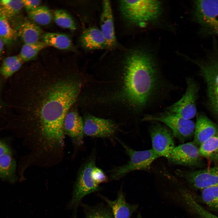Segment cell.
I'll use <instances>...</instances> for the list:
<instances>
[{
    "label": "cell",
    "instance_id": "23",
    "mask_svg": "<svg viewBox=\"0 0 218 218\" xmlns=\"http://www.w3.org/2000/svg\"><path fill=\"white\" fill-rule=\"evenodd\" d=\"M23 7L22 0H1L0 16L9 20L18 14Z\"/></svg>",
    "mask_w": 218,
    "mask_h": 218
},
{
    "label": "cell",
    "instance_id": "31",
    "mask_svg": "<svg viewBox=\"0 0 218 218\" xmlns=\"http://www.w3.org/2000/svg\"><path fill=\"white\" fill-rule=\"evenodd\" d=\"M92 178L94 182L98 185L106 182L107 177L102 170L95 166L92 172Z\"/></svg>",
    "mask_w": 218,
    "mask_h": 218
},
{
    "label": "cell",
    "instance_id": "17",
    "mask_svg": "<svg viewBox=\"0 0 218 218\" xmlns=\"http://www.w3.org/2000/svg\"><path fill=\"white\" fill-rule=\"evenodd\" d=\"M83 47L90 50L107 48L105 39L100 29L91 27L85 30L80 38Z\"/></svg>",
    "mask_w": 218,
    "mask_h": 218
},
{
    "label": "cell",
    "instance_id": "14",
    "mask_svg": "<svg viewBox=\"0 0 218 218\" xmlns=\"http://www.w3.org/2000/svg\"><path fill=\"white\" fill-rule=\"evenodd\" d=\"M100 29L106 40L107 48H112L117 44L113 17L111 4L108 0L102 2Z\"/></svg>",
    "mask_w": 218,
    "mask_h": 218
},
{
    "label": "cell",
    "instance_id": "10",
    "mask_svg": "<svg viewBox=\"0 0 218 218\" xmlns=\"http://www.w3.org/2000/svg\"><path fill=\"white\" fill-rule=\"evenodd\" d=\"M152 149L160 157L168 159L174 148L172 134L167 127L160 123L153 124L150 129Z\"/></svg>",
    "mask_w": 218,
    "mask_h": 218
},
{
    "label": "cell",
    "instance_id": "16",
    "mask_svg": "<svg viewBox=\"0 0 218 218\" xmlns=\"http://www.w3.org/2000/svg\"><path fill=\"white\" fill-rule=\"evenodd\" d=\"M99 196L110 208L114 218H130L138 207L137 204L128 203L125 194L121 190L118 192L117 198L113 200L101 195Z\"/></svg>",
    "mask_w": 218,
    "mask_h": 218
},
{
    "label": "cell",
    "instance_id": "7",
    "mask_svg": "<svg viewBox=\"0 0 218 218\" xmlns=\"http://www.w3.org/2000/svg\"><path fill=\"white\" fill-rule=\"evenodd\" d=\"M143 121H155L162 122L172 131L173 135L181 143L190 138L194 135L195 124L191 120L165 112L156 114L145 115Z\"/></svg>",
    "mask_w": 218,
    "mask_h": 218
},
{
    "label": "cell",
    "instance_id": "35",
    "mask_svg": "<svg viewBox=\"0 0 218 218\" xmlns=\"http://www.w3.org/2000/svg\"><path fill=\"white\" fill-rule=\"evenodd\" d=\"M1 83L0 81V104L1 103Z\"/></svg>",
    "mask_w": 218,
    "mask_h": 218
},
{
    "label": "cell",
    "instance_id": "30",
    "mask_svg": "<svg viewBox=\"0 0 218 218\" xmlns=\"http://www.w3.org/2000/svg\"><path fill=\"white\" fill-rule=\"evenodd\" d=\"M187 202L191 208L202 218H218V216L205 210L198 203L193 197L189 198Z\"/></svg>",
    "mask_w": 218,
    "mask_h": 218
},
{
    "label": "cell",
    "instance_id": "20",
    "mask_svg": "<svg viewBox=\"0 0 218 218\" xmlns=\"http://www.w3.org/2000/svg\"><path fill=\"white\" fill-rule=\"evenodd\" d=\"M43 41L47 46L61 50H69L73 47L72 41L67 35L63 34L46 32L42 36Z\"/></svg>",
    "mask_w": 218,
    "mask_h": 218
},
{
    "label": "cell",
    "instance_id": "37",
    "mask_svg": "<svg viewBox=\"0 0 218 218\" xmlns=\"http://www.w3.org/2000/svg\"><path fill=\"white\" fill-rule=\"evenodd\" d=\"M29 163H30H30H31V164H32V163H31V162H30L29 161ZM39 166H40V165H39ZM50 166H52V165H50Z\"/></svg>",
    "mask_w": 218,
    "mask_h": 218
},
{
    "label": "cell",
    "instance_id": "13",
    "mask_svg": "<svg viewBox=\"0 0 218 218\" xmlns=\"http://www.w3.org/2000/svg\"><path fill=\"white\" fill-rule=\"evenodd\" d=\"M74 104L68 111L64 117V130L65 135L71 138L74 145L76 147L83 143V121Z\"/></svg>",
    "mask_w": 218,
    "mask_h": 218
},
{
    "label": "cell",
    "instance_id": "12",
    "mask_svg": "<svg viewBox=\"0 0 218 218\" xmlns=\"http://www.w3.org/2000/svg\"><path fill=\"white\" fill-rule=\"evenodd\" d=\"M84 135L93 137L106 138L113 136L117 127L111 121L92 116H86L83 121Z\"/></svg>",
    "mask_w": 218,
    "mask_h": 218
},
{
    "label": "cell",
    "instance_id": "5",
    "mask_svg": "<svg viewBox=\"0 0 218 218\" xmlns=\"http://www.w3.org/2000/svg\"><path fill=\"white\" fill-rule=\"evenodd\" d=\"M130 157L125 164L111 170V177L114 180L119 179L130 172L136 170H147L152 163L160 157L152 149L136 151L121 142Z\"/></svg>",
    "mask_w": 218,
    "mask_h": 218
},
{
    "label": "cell",
    "instance_id": "32",
    "mask_svg": "<svg viewBox=\"0 0 218 218\" xmlns=\"http://www.w3.org/2000/svg\"><path fill=\"white\" fill-rule=\"evenodd\" d=\"M23 7L28 12L34 9L38 6L41 1L39 0H22Z\"/></svg>",
    "mask_w": 218,
    "mask_h": 218
},
{
    "label": "cell",
    "instance_id": "4",
    "mask_svg": "<svg viewBox=\"0 0 218 218\" xmlns=\"http://www.w3.org/2000/svg\"><path fill=\"white\" fill-rule=\"evenodd\" d=\"M95 166V157L94 155H91L78 171L72 197L68 204L69 208L73 210L75 216L78 207L83 198L101 189L92 178V171Z\"/></svg>",
    "mask_w": 218,
    "mask_h": 218
},
{
    "label": "cell",
    "instance_id": "18",
    "mask_svg": "<svg viewBox=\"0 0 218 218\" xmlns=\"http://www.w3.org/2000/svg\"><path fill=\"white\" fill-rule=\"evenodd\" d=\"M16 162L12 154L0 156V178L12 183L17 180Z\"/></svg>",
    "mask_w": 218,
    "mask_h": 218
},
{
    "label": "cell",
    "instance_id": "36",
    "mask_svg": "<svg viewBox=\"0 0 218 218\" xmlns=\"http://www.w3.org/2000/svg\"><path fill=\"white\" fill-rule=\"evenodd\" d=\"M137 218H142L140 213H139L138 214Z\"/></svg>",
    "mask_w": 218,
    "mask_h": 218
},
{
    "label": "cell",
    "instance_id": "24",
    "mask_svg": "<svg viewBox=\"0 0 218 218\" xmlns=\"http://www.w3.org/2000/svg\"><path fill=\"white\" fill-rule=\"evenodd\" d=\"M48 46L43 41H38L31 44H24L19 55L23 61L26 62L34 59L39 52Z\"/></svg>",
    "mask_w": 218,
    "mask_h": 218
},
{
    "label": "cell",
    "instance_id": "15",
    "mask_svg": "<svg viewBox=\"0 0 218 218\" xmlns=\"http://www.w3.org/2000/svg\"><path fill=\"white\" fill-rule=\"evenodd\" d=\"M197 116L193 142L200 146L218 132V127L205 115L198 114Z\"/></svg>",
    "mask_w": 218,
    "mask_h": 218
},
{
    "label": "cell",
    "instance_id": "28",
    "mask_svg": "<svg viewBox=\"0 0 218 218\" xmlns=\"http://www.w3.org/2000/svg\"><path fill=\"white\" fill-rule=\"evenodd\" d=\"M54 18L55 23L59 27L72 31H74L76 28L72 17L64 10H55L54 13Z\"/></svg>",
    "mask_w": 218,
    "mask_h": 218
},
{
    "label": "cell",
    "instance_id": "21",
    "mask_svg": "<svg viewBox=\"0 0 218 218\" xmlns=\"http://www.w3.org/2000/svg\"><path fill=\"white\" fill-rule=\"evenodd\" d=\"M200 146L202 157L218 164V132Z\"/></svg>",
    "mask_w": 218,
    "mask_h": 218
},
{
    "label": "cell",
    "instance_id": "33",
    "mask_svg": "<svg viewBox=\"0 0 218 218\" xmlns=\"http://www.w3.org/2000/svg\"><path fill=\"white\" fill-rule=\"evenodd\" d=\"M7 154H12L11 148L6 142L0 139V156Z\"/></svg>",
    "mask_w": 218,
    "mask_h": 218
},
{
    "label": "cell",
    "instance_id": "25",
    "mask_svg": "<svg viewBox=\"0 0 218 218\" xmlns=\"http://www.w3.org/2000/svg\"><path fill=\"white\" fill-rule=\"evenodd\" d=\"M28 15L32 21L41 25L48 24L52 20L51 12L45 6H38L28 12Z\"/></svg>",
    "mask_w": 218,
    "mask_h": 218
},
{
    "label": "cell",
    "instance_id": "2",
    "mask_svg": "<svg viewBox=\"0 0 218 218\" xmlns=\"http://www.w3.org/2000/svg\"><path fill=\"white\" fill-rule=\"evenodd\" d=\"M157 64L150 54L135 50L126 59L124 90L127 98L133 105L144 107L148 104L160 85Z\"/></svg>",
    "mask_w": 218,
    "mask_h": 218
},
{
    "label": "cell",
    "instance_id": "34",
    "mask_svg": "<svg viewBox=\"0 0 218 218\" xmlns=\"http://www.w3.org/2000/svg\"><path fill=\"white\" fill-rule=\"evenodd\" d=\"M5 44L2 40L0 38V58L4 53Z\"/></svg>",
    "mask_w": 218,
    "mask_h": 218
},
{
    "label": "cell",
    "instance_id": "22",
    "mask_svg": "<svg viewBox=\"0 0 218 218\" xmlns=\"http://www.w3.org/2000/svg\"><path fill=\"white\" fill-rule=\"evenodd\" d=\"M22 62L19 55L12 56L5 58L0 67V74L5 78L10 77L19 70Z\"/></svg>",
    "mask_w": 218,
    "mask_h": 218
},
{
    "label": "cell",
    "instance_id": "3",
    "mask_svg": "<svg viewBox=\"0 0 218 218\" xmlns=\"http://www.w3.org/2000/svg\"><path fill=\"white\" fill-rule=\"evenodd\" d=\"M120 6L124 18L130 23L137 26L157 20L162 11V2L157 0H121Z\"/></svg>",
    "mask_w": 218,
    "mask_h": 218
},
{
    "label": "cell",
    "instance_id": "8",
    "mask_svg": "<svg viewBox=\"0 0 218 218\" xmlns=\"http://www.w3.org/2000/svg\"><path fill=\"white\" fill-rule=\"evenodd\" d=\"M187 88L185 93L178 101L167 107L164 112L190 120L197 114L196 102L198 87L192 79H186Z\"/></svg>",
    "mask_w": 218,
    "mask_h": 218
},
{
    "label": "cell",
    "instance_id": "19",
    "mask_svg": "<svg viewBox=\"0 0 218 218\" xmlns=\"http://www.w3.org/2000/svg\"><path fill=\"white\" fill-rule=\"evenodd\" d=\"M41 32L38 25L31 21H26L20 26L18 34L24 44H31L39 41Z\"/></svg>",
    "mask_w": 218,
    "mask_h": 218
},
{
    "label": "cell",
    "instance_id": "29",
    "mask_svg": "<svg viewBox=\"0 0 218 218\" xmlns=\"http://www.w3.org/2000/svg\"><path fill=\"white\" fill-rule=\"evenodd\" d=\"M201 198L208 206L218 210V186L201 190Z\"/></svg>",
    "mask_w": 218,
    "mask_h": 218
},
{
    "label": "cell",
    "instance_id": "27",
    "mask_svg": "<svg viewBox=\"0 0 218 218\" xmlns=\"http://www.w3.org/2000/svg\"><path fill=\"white\" fill-rule=\"evenodd\" d=\"M86 218H114L110 208L101 205H84Z\"/></svg>",
    "mask_w": 218,
    "mask_h": 218
},
{
    "label": "cell",
    "instance_id": "9",
    "mask_svg": "<svg viewBox=\"0 0 218 218\" xmlns=\"http://www.w3.org/2000/svg\"><path fill=\"white\" fill-rule=\"evenodd\" d=\"M176 174L192 187L202 190L218 186V166L193 171L177 170Z\"/></svg>",
    "mask_w": 218,
    "mask_h": 218
},
{
    "label": "cell",
    "instance_id": "1",
    "mask_svg": "<svg viewBox=\"0 0 218 218\" xmlns=\"http://www.w3.org/2000/svg\"><path fill=\"white\" fill-rule=\"evenodd\" d=\"M75 73L31 69L18 76L17 130L32 147L49 150L64 144V117L81 87Z\"/></svg>",
    "mask_w": 218,
    "mask_h": 218
},
{
    "label": "cell",
    "instance_id": "26",
    "mask_svg": "<svg viewBox=\"0 0 218 218\" xmlns=\"http://www.w3.org/2000/svg\"><path fill=\"white\" fill-rule=\"evenodd\" d=\"M17 33L10 23L9 20L0 16V38L5 45L12 43L16 38Z\"/></svg>",
    "mask_w": 218,
    "mask_h": 218
},
{
    "label": "cell",
    "instance_id": "11",
    "mask_svg": "<svg viewBox=\"0 0 218 218\" xmlns=\"http://www.w3.org/2000/svg\"><path fill=\"white\" fill-rule=\"evenodd\" d=\"M201 157L199 148L192 142L175 147L168 160L174 164L194 167L201 165Z\"/></svg>",
    "mask_w": 218,
    "mask_h": 218
},
{
    "label": "cell",
    "instance_id": "6",
    "mask_svg": "<svg viewBox=\"0 0 218 218\" xmlns=\"http://www.w3.org/2000/svg\"><path fill=\"white\" fill-rule=\"evenodd\" d=\"M193 15L203 33L208 35H218V0L195 1Z\"/></svg>",
    "mask_w": 218,
    "mask_h": 218
}]
</instances>
